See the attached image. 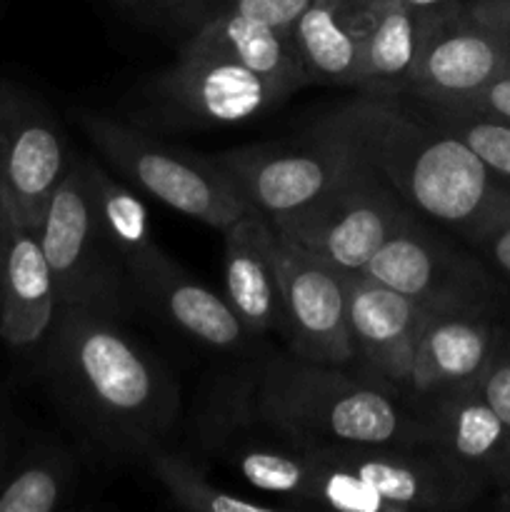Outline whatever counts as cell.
Listing matches in <instances>:
<instances>
[{"mask_svg": "<svg viewBox=\"0 0 510 512\" xmlns=\"http://www.w3.org/2000/svg\"><path fill=\"white\" fill-rule=\"evenodd\" d=\"M313 135L348 150L410 210H420L470 245L510 223V185L458 138L388 95H365L323 115Z\"/></svg>", "mask_w": 510, "mask_h": 512, "instance_id": "cell-1", "label": "cell"}, {"mask_svg": "<svg viewBox=\"0 0 510 512\" xmlns=\"http://www.w3.org/2000/svg\"><path fill=\"white\" fill-rule=\"evenodd\" d=\"M43 375L90 443L113 460H138L163 445L178 415V383L115 318L58 308Z\"/></svg>", "mask_w": 510, "mask_h": 512, "instance_id": "cell-2", "label": "cell"}, {"mask_svg": "<svg viewBox=\"0 0 510 512\" xmlns=\"http://www.w3.org/2000/svg\"><path fill=\"white\" fill-rule=\"evenodd\" d=\"M253 413L303 445H425L428 425L393 395L338 365L275 355L253 385Z\"/></svg>", "mask_w": 510, "mask_h": 512, "instance_id": "cell-3", "label": "cell"}, {"mask_svg": "<svg viewBox=\"0 0 510 512\" xmlns=\"http://www.w3.org/2000/svg\"><path fill=\"white\" fill-rule=\"evenodd\" d=\"M75 120L115 170L168 208L218 230L253 210L210 155L170 148L145 130L95 110L78 108Z\"/></svg>", "mask_w": 510, "mask_h": 512, "instance_id": "cell-4", "label": "cell"}, {"mask_svg": "<svg viewBox=\"0 0 510 512\" xmlns=\"http://www.w3.org/2000/svg\"><path fill=\"white\" fill-rule=\"evenodd\" d=\"M35 233L53 270L58 308L118 320L133 303L128 268L95 215L83 158H75Z\"/></svg>", "mask_w": 510, "mask_h": 512, "instance_id": "cell-5", "label": "cell"}, {"mask_svg": "<svg viewBox=\"0 0 510 512\" xmlns=\"http://www.w3.org/2000/svg\"><path fill=\"white\" fill-rule=\"evenodd\" d=\"M410 208L370 170L353 175L298 213L270 218L290 243L340 273H363L403 228Z\"/></svg>", "mask_w": 510, "mask_h": 512, "instance_id": "cell-6", "label": "cell"}, {"mask_svg": "<svg viewBox=\"0 0 510 512\" xmlns=\"http://www.w3.org/2000/svg\"><path fill=\"white\" fill-rule=\"evenodd\" d=\"M75 160L50 105L13 78H0V198L38 228Z\"/></svg>", "mask_w": 510, "mask_h": 512, "instance_id": "cell-7", "label": "cell"}, {"mask_svg": "<svg viewBox=\"0 0 510 512\" xmlns=\"http://www.w3.org/2000/svg\"><path fill=\"white\" fill-rule=\"evenodd\" d=\"M433 313H493L498 285L483 263L410 215L363 270Z\"/></svg>", "mask_w": 510, "mask_h": 512, "instance_id": "cell-8", "label": "cell"}, {"mask_svg": "<svg viewBox=\"0 0 510 512\" xmlns=\"http://www.w3.org/2000/svg\"><path fill=\"white\" fill-rule=\"evenodd\" d=\"M288 95L223 55L180 50L173 68L150 83L148 120L168 128H215L263 115Z\"/></svg>", "mask_w": 510, "mask_h": 512, "instance_id": "cell-9", "label": "cell"}, {"mask_svg": "<svg viewBox=\"0 0 510 512\" xmlns=\"http://www.w3.org/2000/svg\"><path fill=\"white\" fill-rule=\"evenodd\" d=\"M210 158L268 218L298 213L365 170L348 150L313 133L305 145H248Z\"/></svg>", "mask_w": 510, "mask_h": 512, "instance_id": "cell-10", "label": "cell"}, {"mask_svg": "<svg viewBox=\"0 0 510 512\" xmlns=\"http://www.w3.org/2000/svg\"><path fill=\"white\" fill-rule=\"evenodd\" d=\"M510 73V40L475 18L463 0L430 8L408 93L420 105L455 103Z\"/></svg>", "mask_w": 510, "mask_h": 512, "instance_id": "cell-11", "label": "cell"}, {"mask_svg": "<svg viewBox=\"0 0 510 512\" xmlns=\"http://www.w3.org/2000/svg\"><path fill=\"white\" fill-rule=\"evenodd\" d=\"M275 228V225H273ZM275 265L283 290V333L290 353L323 365H345L355 358L348 323L343 273L305 253L275 230Z\"/></svg>", "mask_w": 510, "mask_h": 512, "instance_id": "cell-12", "label": "cell"}, {"mask_svg": "<svg viewBox=\"0 0 510 512\" xmlns=\"http://www.w3.org/2000/svg\"><path fill=\"white\" fill-rule=\"evenodd\" d=\"M420 445H328L333 458L373 485L395 512H450L468 508L488 485Z\"/></svg>", "mask_w": 510, "mask_h": 512, "instance_id": "cell-13", "label": "cell"}, {"mask_svg": "<svg viewBox=\"0 0 510 512\" xmlns=\"http://www.w3.org/2000/svg\"><path fill=\"white\" fill-rule=\"evenodd\" d=\"M58 290L38 233L0 198V340L20 358L43 355Z\"/></svg>", "mask_w": 510, "mask_h": 512, "instance_id": "cell-14", "label": "cell"}, {"mask_svg": "<svg viewBox=\"0 0 510 512\" xmlns=\"http://www.w3.org/2000/svg\"><path fill=\"white\" fill-rule=\"evenodd\" d=\"M343 280L355 358L373 380L408 388L415 348L433 310L365 273H343Z\"/></svg>", "mask_w": 510, "mask_h": 512, "instance_id": "cell-15", "label": "cell"}, {"mask_svg": "<svg viewBox=\"0 0 510 512\" xmlns=\"http://www.w3.org/2000/svg\"><path fill=\"white\" fill-rule=\"evenodd\" d=\"M133 298L215 353H240L250 338L228 298L205 288L155 245L130 268Z\"/></svg>", "mask_w": 510, "mask_h": 512, "instance_id": "cell-16", "label": "cell"}, {"mask_svg": "<svg viewBox=\"0 0 510 512\" xmlns=\"http://www.w3.org/2000/svg\"><path fill=\"white\" fill-rule=\"evenodd\" d=\"M423 415L428 448L438 450L485 485L500 488L508 483L510 435L480 393L478 380L430 398Z\"/></svg>", "mask_w": 510, "mask_h": 512, "instance_id": "cell-17", "label": "cell"}, {"mask_svg": "<svg viewBox=\"0 0 510 512\" xmlns=\"http://www.w3.org/2000/svg\"><path fill=\"white\" fill-rule=\"evenodd\" d=\"M503 338L488 313H433L415 348L408 390L430 400L475 383Z\"/></svg>", "mask_w": 510, "mask_h": 512, "instance_id": "cell-18", "label": "cell"}, {"mask_svg": "<svg viewBox=\"0 0 510 512\" xmlns=\"http://www.w3.org/2000/svg\"><path fill=\"white\" fill-rule=\"evenodd\" d=\"M225 298L245 325L248 335H265L283 328V290L275 265V228L260 210H248L243 218L223 230Z\"/></svg>", "mask_w": 510, "mask_h": 512, "instance_id": "cell-19", "label": "cell"}, {"mask_svg": "<svg viewBox=\"0 0 510 512\" xmlns=\"http://www.w3.org/2000/svg\"><path fill=\"white\" fill-rule=\"evenodd\" d=\"M365 0H313L290 30L308 83L355 85L363 68Z\"/></svg>", "mask_w": 510, "mask_h": 512, "instance_id": "cell-20", "label": "cell"}, {"mask_svg": "<svg viewBox=\"0 0 510 512\" xmlns=\"http://www.w3.org/2000/svg\"><path fill=\"white\" fill-rule=\"evenodd\" d=\"M213 453L223 458L240 478L260 495H278L308 505L315 480V445L295 443L265 423V433H245L235 438L223 428H208Z\"/></svg>", "mask_w": 510, "mask_h": 512, "instance_id": "cell-21", "label": "cell"}, {"mask_svg": "<svg viewBox=\"0 0 510 512\" xmlns=\"http://www.w3.org/2000/svg\"><path fill=\"white\" fill-rule=\"evenodd\" d=\"M183 50L223 55V58L235 60V63L245 65L248 70L278 85L285 95L295 93L308 83L290 33L245 18L230 5L210 15L190 35Z\"/></svg>", "mask_w": 510, "mask_h": 512, "instance_id": "cell-22", "label": "cell"}, {"mask_svg": "<svg viewBox=\"0 0 510 512\" xmlns=\"http://www.w3.org/2000/svg\"><path fill=\"white\" fill-rule=\"evenodd\" d=\"M365 5L368 25L358 88L393 98L400 90H408L428 30L430 8H413L403 0H365Z\"/></svg>", "mask_w": 510, "mask_h": 512, "instance_id": "cell-23", "label": "cell"}, {"mask_svg": "<svg viewBox=\"0 0 510 512\" xmlns=\"http://www.w3.org/2000/svg\"><path fill=\"white\" fill-rule=\"evenodd\" d=\"M75 473V458L60 445H18L0 483V512L58 510L73 490Z\"/></svg>", "mask_w": 510, "mask_h": 512, "instance_id": "cell-24", "label": "cell"}, {"mask_svg": "<svg viewBox=\"0 0 510 512\" xmlns=\"http://www.w3.org/2000/svg\"><path fill=\"white\" fill-rule=\"evenodd\" d=\"M155 480L168 490L170 500L185 510L200 512H280L288 505L270 503V500L248 498L243 493H233L220 485L210 483L190 458L178 450H168L163 445L150 450L143 460Z\"/></svg>", "mask_w": 510, "mask_h": 512, "instance_id": "cell-25", "label": "cell"}, {"mask_svg": "<svg viewBox=\"0 0 510 512\" xmlns=\"http://www.w3.org/2000/svg\"><path fill=\"white\" fill-rule=\"evenodd\" d=\"M85 160V175H88L90 198H93L95 215H98L100 225L113 240L115 250L123 258L125 268H133L148 250L155 248L153 228H150L148 210H145L143 200L125 188L123 183L113 178L108 170L95 165V160Z\"/></svg>", "mask_w": 510, "mask_h": 512, "instance_id": "cell-26", "label": "cell"}, {"mask_svg": "<svg viewBox=\"0 0 510 512\" xmlns=\"http://www.w3.org/2000/svg\"><path fill=\"white\" fill-rule=\"evenodd\" d=\"M435 125L448 133L458 135L490 170L495 178L510 185V125L495 123V120L480 118V115L465 113L455 108H430L423 105V113Z\"/></svg>", "mask_w": 510, "mask_h": 512, "instance_id": "cell-27", "label": "cell"}, {"mask_svg": "<svg viewBox=\"0 0 510 512\" xmlns=\"http://www.w3.org/2000/svg\"><path fill=\"white\" fill-rule=\"evenodd\" d=\"M430 108L465 110V113H473V115H480V118L495 120V123L510 125V73L490 80L485 88H480L478 93L468 95V98L455 100V103L430 105Z\"/></svg>", "mask_w": 510, "mask_h": 512, "instance_id": "cell-28", "label": "cell"}, {"mask_svg": "<svg viewBox=\"0 0 510 512\" xmlns=\"http://www.w3.org/2000/svg\"><path fill=\"white\" fill-rule=\"evenodd\" d=\"M310 3L313 0H228L230 8L238 10L245 18L258 20V23L283 30V33L293 30V25L298 23Z\"/></svg>", "mask_w": 510, "mask_h": 512, "instance_id": "cell-29", "label": "cell"}, {"mask_svg": "<svg viewBox=\"0 0 510 512\" xmlns=\"http://www.w3.org/2000/svg\"><path fill=\"white\" fill-rule=\"evenodd\" d=\"M478 385L480 393L485 395L490 408L498 413V418L503 420L505 430L510 435V353L505 350V345H500L498 353L493 355L488 368L480 375Z\"/></svg>", "mask_w": 510, "mask_h": 512, "instance_id": "cell-30", "label": "cell"}, {"mask_svg": "<svg viewBox=\"0 0 510 512\" xmlns=\"http://www.w3.org/2000/svg\"><path fill=\"white\" fill-rule=\"evenodd\" d=\"M473 248L483 255L485 263L493 265L503 278L510 280V223H503L485 233L483 238L475 240Z\"/></svg>", "mask_w": 510, "mask_h": 512, "instance_id": "cell-31", "label": "cell"}, {"mask_svg": "<svg viewBox=\"0 0 510 512\" xmlns=\"http://www.w3.org/2000/svg\"><path fill=\"white\" fill-rule=\"evenodd\" d=\"M18 445H20L18 418H15L8 398L0 393V483H3V475H5V470H8L10 460H13Z\"/></svg>", "mask_w": 510, "mask_h": 512, "instance_id": "cell-32", "label": "cell"}, {"mask_svg": "<svg viewBox=\"0 0 510 512\" xmlns=\"http://www.w3.org/2000/svg\"><path fill=\"white\" fill-rule=\"evenodd\" d=\"M465 8L510 40V0H463Z\"/></svg>", "mask_w": 510, "mask_h": 512, "instance_id": "cell-33", "label": "cell"}, {"mask_svg": "<svg viewBox=\"0 0 510 512\" xmlns=\"http://www.w3.org/2000/svg\"><path fill=\"white\" fill-rule=\"evenodd\" d=\"M498 493H500V498H498V508L510 510V480H508V483H505V485H500Z\"/></svg>", "mask_w": 510, "mask_h": 512, "instance_id": "cell-34", "label": "cell"}, {"mask_svg": "<svg viewBox=\"0 0 510 512\" xmlns=\"http://www.w3.org/2000/svg\"><path fill=\"white\" fill-rule=\"evenodd\" d=\"M403 3L413 5V8H433V5L445 3V0H403Z\"/></svg>", "mask_w": 510, "mask_h": 512, "instance_id": "cell-35", "label": "cell"}, {"mask_svg": "<svg viewBox=\"0 0 510 512\" xmlns=\"http://www.w3.org/2000/svg\"><path fill=\"white\" fill-rule=\"evenodd\" d=\"M120 3H128V5H158V3H165V0H120Z\"/></svg>", "mask_w": 510, "mask_h": 512, "instance_id": "cell-36", "label": "cell"}, {"mask_svg": "<svg viewBox=\"0 0 510 512\" xmlns=\"http://www.w3.org/2000/svg\"><path fill=\"white\" fill-rule=\"evenodd\" d=\"M503 345H505V350H508V353H510V335H505V340H503Z\"/></svg>", "mask_w": 510, "mask_h": 512, "instance_id": "cell-37", "label": "cell"}]
</instances>
